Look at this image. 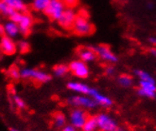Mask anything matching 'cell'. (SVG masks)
<instances>
[{
  "label": "cell",
  "instance_id": "52a82bcc",
  "mask_svg": "<svg viewBox=\"0 0 156 131\" xmlns=\"http://www.w3.org/2000/svg\"><path fill=\"white\" fill-rule=\"evenodd\" d=\"M77 15L78 13L73 8H66V10L63 11L61 17L57 20V23L62 29L66 31H70L72 30L73 24L75 22Z\"/></svg>",
  "mask_w": 156,
  "mask_h": 131
},
{
  "label": "cell",
  "instance_id": "7a4b0ae2",
  "mask_svg": "<svg viewBox=\"0 0 156 131\" xmlns=\"http://www.w3.org/2000/svg\"><path fill=\"white\" fill-rule=\"evenodd\" d=\"M72 31L79 36H86L93 33L95 31V28L93 24L89 21L87 16L83 15L82 13H80L77 15L75 22L73 24Z\"/></svg>",
  "mask_w": 156,
  "mask_h": 131
},
{
  "label": "cell",
  "instance_id": "83f0119b",
  "mask_svg": "<svg viewBox=\"0 0 156 131\" xmlns=\"http://www.w3.org/2000/svg\"><path fill=\"white\" fill-rule=\"evenodd\" d=\"M62 2L65 3L66 8H73L74 9L79 4V0H62Z\"/></svg>",
  "mask_w": 156,
  "mask_h": 131
},
{
  "label": "cell",
  "instance_id": "d590c367",
  "mask_svg": "<svg viewBox=\"0 0 156 131\" xmlns=\"http://www.w3.org/2000/svg\"><path fill=\"white\" fill-rule=\"evenodd\" d=\"M0 5H1V0H0Z\"/></svg>",
  "mask_w": 156,
  "mask_h": 131
},
{
  "label": "cell",
  "instance_id": "484cf974",
  "mask_svg": "<svg viewBox=\"0 0 156 131\" xmlns=\"http://www.w3.org/2000/svg\"><path fill=\"white\" fill-rule=\"evenodd\" d=\"M16 46H17V51L20 53H23V54L29 52L30 50V44L25 40H20L18 43H16Z\"/></svg>",
  "mask_w": 156,
  "mask_h": 131
},
{
  "label": "cell",
  "instance_id": "4fadbf2b",
  "mask_svg": "<svg viewBox=\"0 0 156 131\" xmlns=\"http://www.w3.org/2000/svg\"><path fill=\"white\" fill-rule=\"evenodd\" d=\"M17 25L19 27L20 33L24 36H27L30 33L31 27L33 25V19L31 15H30L27 13H24L20 21L17 23Z\"/></svg>",
  "mask_w": 156,
  "mask_h": 131
},
{
  "label": "cell",
  "instance_id": "1f68e13d",
  "mask_svg": "<svg viewBox=\"0 0 156 131\" xmlns=\"http://www.w3.org/2000/svg\"><path fill=\"white\" fill-rule=\"evenodd\" d=\"M150 42H151L152 45L156 46V38H155V37H151V38H150Z\"/></svg>",
  "mask_w": 156,
  "mask_h": 131
},
{
  "label": "cell",
  "instance_id": "3957f363",
  "mask_svg": "<svg viewBox=\"0 0 156 131\" xmlns=\"http://www.w3.org/2000/svg\"><path fill=\"white\" fill-rule=\"evenodd\" d=\"M67 103L73 107H79L82 109H94L98 107L95 100L89 95H72L67 99Z\"/></svg>",
  "mask_w": 156,
  "mask_h": 131
},
{
  "label": "cell",
  "instance_id": "5b68a950",
  "mask_svg": "<svg viewBox=\"0 0 156 131\" xmlns=\"http://www.w3.org/2000/svg\"><path fill=\"white\" fill-rule=\"evenodd\" d=\"M66 5L62 2V0H50L48 6L44 10V13L47 15L50 20L57 21L63 11L66 10Z\"/></svg>",
  "mask_w": 156,
  "mask_h": 131
},
{
  "label": "cell",
  "instance_id": "44dd1931",
  "mask_svg": "<svg viewBox=\"0 0 156 131\" xmlns=\"http://www.w3.org/2000/svg\"><path fill=\"white\" fill-rule=\"evenodd\" d=\"M50 0H32L31 7L35 12L44 13L48 6Z\"/></svg>",
  "mask_w": 156,
  "mask_h": 131
},
{
  "label": "cell",
  "instance_id": "30bf717a",
  "mask_svg": "<svg viewBox=\"0 0 156 131\" xmlns=\"http://www.w3.org/2000/svg\"><path fill=\"white\" fill-rule=\"evenodd\" d=\"M0 51L3 54L12 56L17 51V46L14 40L7 35H2L0 38Z\"/></svg>",
  "mask_w": 156,
  "mask_h": 131
},
{
  "label": "cell",
  "instance_id": "4dcf8cb0",
  "mask_svg": "<svg viewBox=\"0 0 156 131\" xmlns=\"http://www.w3.org/2000/svg\"><path fill=\"white\" fill-rule=\"evenodd\" d=\"M150 53L153 56H156V48H151L150 50Z\"/></svg>",
  "mask_w": 156,
  "mask_h": 131
},
{
  "label": "cell",
  "instance_id": "9c48e42d",
  "mask_svg": "<svg viewBox=\"0 0 156 131\" xmlns=\"http://www.w3.org/2000/svg\"><path fill=\"white\" fill-rule=\"evenodd\" d=\"M98 129L100 131H113L117 127V123L114 118L106 113H98L96 115Z\"/></svg>",
  "mask_w": 156,
  "mask_h": 131
},
{
  "label": "cell",
  "instance_id": "d4e9b609",
  "mask_svg": "<svg viewBox=\"0 0 156 131\" xmlns=\"http://www.w3.org/2000/svg\"><path fill=\"white\" fill-rule=\"evenodd\" d=\"M8 75L10 78L12 80H19L21 78V74H20V69H18L16 66H12L8 70Z\"/></svg>",
  "mask_w": 156,
  "mask_h": 131
},
{
  "label": "cell",
  "instance_id": "4316f807",
  "mask_svg": "<svg viewBox=\"0 0 156 131\" xmlns=\"http://www.w3.org/2000/svg\"><path fill=\"white\" fill-rule=\"evenodd\" d=\"M13 12H14V10H12L10 6H8L7 4H5L1 0V5H0V13L7 16V17H10L12 14Z\"/></svg>",
  "mask_w": 156,
  "mask_h": 131
},
{
  "label": "cell",
  "instance_id": "f1b7e54d",
  "mask_svg": "<svg viewBox=\"0 0 156 131\" xmlns=\"http://www.w3.org/2000/svg\"><path fill=\"white\" fill-rule=\"evenodd\" d=\"M105 73L108 76H113L115 73V69L113 67V66H108V67L105 69Z\"/></svg>",
  "mask_w": 156,
  "mask_h": 131
},
{
  "label": "cell",
  "instance_id": "f546056e",
  "mask_svg": "<svg viewBox=\"0 0 156 131\" xmlns=\"http://www.w3.org/2000/svg\"><path fill=\"white\" fill-rule=\"evenodd\" d=\"M61 131H78V129L69 124V125H66L63 127H62Z\"/></svg>",
  "mask_w": 156,
  "mask_h": 131
},
{
  "label": "cell",
  "instance_id": "8fae6325",
  "mask_svg": "<svg viewBox=\"0 0 156 131\" xmlns=\"http://www.w3.org/2000/svg\"><path fill=\"white\" fill-rule=\"evenodd\" d=\"M137 93L146 98H155L156 96V84L155 82L140 81L139 88L137 89Z\"/></svg>",
  "mask_w": 156,
  "mask_h": 131
},
{
  "label": "cell",
  "instance_id": "d6986e66",
  "mask_svg": "<svg viewBox=\"0 0 156 131\" xmlns=\"http://www.w3.org/2000/svg\"><path fill=\"white\" fill-rule=\"evenodd\" d=\"M52 70L55 76L62 78L67 75V73L69 72V67L66 64H59V65L54 66Z\"/></svg>",
  "mask_w": 156,
  "mask_h": 131
},
{
  "label": "cell",
  "instance_id": "cb8c5ba5",
  "mask_svg": "<svg viewBox=\"0 0 156 131\" xmlns=\"http://www.w3.org/2000/svg\"><path fill=\"white\" fill-rule=\"evenodd\" d=\"M134 74L140 79V81H148V82H155L154 79L152 78V76L151 74H149L148 72H146L144 70L141 69H136L134 71Z\"/></svg>",
  "mask_w": 156,
  "mask_h": 131
},
{
  "label": "cell",
  "instance_id": "5bb4252c",
  "mask_svg": "<svg viewBox=\"0 0 156 131\" xmlns=\"http://www.w3.org/2000/svg\"><path fill=\"white\" fill-rule=\"evenodd\" d=\"M67 88L74 93L81 95H89V92L91 88L85 83L79 82V81H70L66 85Z\"/></svg>",
  "mask_w": 156,
  "mask_h": 131
},
{
  "label": "cell",
  "instance_id": "8992f818",
  "mask_svg": "<svg viewBox=\"0 0 156 131\" xmlns=\"http://www.w3.org/2000/svg\"><path fill=\"white\" fill-rule=\"evenodd\" d=\"M68 67H69V72H71L72 75L75 76L76 78L86 79L90 74V70L87 64L80 59L71 61L70 64L68 65Z\"/></svg>",
  "mask_w": 156,
  "mask_h": 131
},
{
  "label": "cell",
  "instance_id": "e0dca14e",
  "mask_svg": "<svg viewBox=\"0 0 156 131\" xmlns=\"http://www.w3.org/2000/svg\"><path fill=\"white\" fill-rule=\"evenodd\" d=\"M52 118H53V125L55 128L61 129L66 125H67V118H66V114L62 113L61 111L55 112Z\"/></svg>",
  "mask_w": 156,
  "mask_h": 131
},
{
  "label": "cell",
  "instance_id": "9a60e30c",
  "mask_svg": "<svg viewBox=\"0 0 156 131\" xmlns=\"http://www.w3.org/2000/svg\"><path fill=\"white\" fill-rule=\"evenodd\" d=\"M78 56L79 59L83 61L84 63H91L94 62L98 57L96 52L92 50L90 47L89 48H81L78 51Z\"/></svg>",
  "mask_w": 156,
  "mask_h": 131
},
{
  "label": "cell",
  "instance_id": "ac0fdd59",
  "mask_svg": "<svg viewBox=\"0 0 156 131\" xmlns=\"http://www.w3.org/2000/svg\"><path fill=\"white\" fill-rule=\"evenodd\" d=\"M2 1L16 12L26 13L27 11V5L24 0H2Z\"/></svg>",
  "mask_w": 156,
  "mask_h": 131
},
{
  "label": "cell",
  "instance_id": "e575fe53",
  "mask_svg": "<svg viewBox=\"0 0 156 131\" xmlns=\"http://www.w3.org/2000/svg\"><path fill=\"white\" fill-rule=\"evenodd\" d=\"M10 131H20L19 129H17V128H14V127H10V129H9Z\"/></svg>",
  "mask_w": 156,
  "mask_h": 131
},
{
  "label": "cell",
  "instance_id": "d6a6232c",
  "mask_svg": "<svg viewBox=\"0 0 156 131\" xmlns=\"http://www.w3.org/2000/svg\"><path fill=\"white\" fill-rule=\"evenodd\" d=\"M0 35H4V26L2 24H0Z\"/></svg>",
  "mask_w": 156,
  "mask_h": 131
},
{
  "label": "cell",
  "instance_id": "2e32d148",
  "mask_svg": "<svg viewBox=\"0 0 156 131\" xmlns=\"http://www.w3.org/2000/svg\"><path fill=\"white\" fill-rule=\"evenodd\" d=\"M3 26H4V35H7L13 39L20 34L19 27H18V25L15 22L9 20Z\"/></svg>",
  "mask_w": 156,
  "mask_h": 131
},
{
  "label": "cell",
  "instance_id": "836d02e7",
  "mask_svg": "<svg viewBox=\"0 0 156 131\" xmlns=\"http://www.w3.org/2000/svg\"><path fill=\"white\" fill-rule=\"evenodd\" d=\"M113 131H125V130H124L123 128H120V127H118V126H117V127H116L115 129H114Z\"/></svg>",
  "mask_w": 156,
  "mask_h": 131
},
{
  "label": "cell",
  "instance_id": "7402d4cb",
  "mask_svg": "<svg viewBox=\"0 0 156 131\" xmlns=\"http://www.w3.org/2000/svg\"><path fill=\"white\" fill-rule=\"evenodd\" d=\"M118 84L122 88H131L133 85V79L132 76L128 75V74H122L117 79Z\"/></svg>",
  "mask_w": 156,
  "mask_h": 131
},
{
  "label": "cell",
  "instance_id": "7c38bea8",
  "mask_svg": "<svg viewBox=\"0 0 156 131\" xmlns=\"http://www.w3.org/2000/svg\"><path fill=\"white\" fill-rule=\"evenodd\" d=\"M89 96L95 100L98 106L103 107H111L113 106V101L111 98H109L108 96L100 93L98 89H96L94 88H91L90 92H89Z\"/></svg>",
  "mask_w": 156,
  "mask_h": 131
},
{
  "label": "cell",
  "instance_id": "ba28073f",
  "mask_svg": "<svg viewBox=\"0 0 156 131\" xmlns=\"http://www.w3.org/2000/svg\"><path fill=\"white\" fill-rule=\"evenodd\" d=\"M88 116L89 115L87 114V112L84 109L74 107L70 111V114H69L70 125L76 127L77 129H81V127L83 126L84 123L86 122Z\"/></svg>",
  "mask_w": 156,
  "mask_h": 131
},
{
  "label": "cell",
  "instance_id": "ffe728a7",
  "mask_svg": "<svg viewBox=\"0 0 156 131\" xmlns=\"http://www.w3.org/2000/svg\"><path fill=\"white\" fill-rule=\"evenodd\" d=\"M98 124L96 116H88L83 126L81 127V131H97Z\"/></svg>",
  "mask_w": 156,
  "mask_h": 131
},
{
  "label": "cell",
  "instance_id": "6da1fadb",
  "mask_svg": "<svg viewBox=\"0 0 156 131\" xmlns=\"http://www.w3.org/2000/svg\"><path fill=\"white\" fill-rule=\"evenodd\" d=\"M20 74H21V78L26 80H31L38 84H47L52 80V76L49 73L32 68L21 69Z\"/></svg>",
  "mask_w": 156,
  "mask_h": 131
},
{
  "label": "cell",
  "instance_id": "603a6c76",
  "mask_svg": "<svg viewBox=\"0 0 156 131\" xmlns=\"http://www.w3.org/2000/svg\"><path fill=\"white\" fill-rule=\"evenodd\" d=\"M11 101L12 103V105L20 110H23V109H26L27 107V104L26 102L24 101L23 98H21L20 96H18L16 94H12V98H11Z\"/></svg>",
  "mask_w": 156,
  "mask_h": 131
},
{
  "label": "cell",
  "instance_id": "277c9868",
  "mask_svg": "<svg viewBox=\"0 0 156 131\" xmlns=\"http://www.w3.org/2000/svg\"><path fill=\"white\" fill-rule=\"evenodd\" d=\"M90 48L96 52L97 57H98L104 62H107L109 64H115L118 62V57L116 56V54L106 45L92 46Z\"/></svg>",
  "mask_w": 156,
  "mask_h": 131
}]
</instances>
